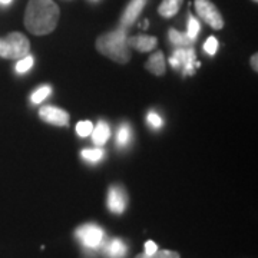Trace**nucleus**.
Here are the masks:
<instances>
[{"label":"nucleus","instance_id":"obj_2","mask_svg":"<svg viewBox=\"0 0 258 258\" xmlns=\"http://www.w3.org/2000/svg\"><path fill=\"white\" fill-rule=\"evenodd\" d=\"M96 49L101 55L109 57L116 63L125 64L131 60V50L126 45L125 29H116L96 39Z\"/></svg>","mask_w":258,"mask_h":258},{"label":"nucleus","instance_id":"obj_1","mask_svg":"<svg viewBox=\"0 0 258 258\" xmlns=\"http://www.w3.org/2000/svg\"><path fill=\"white\" fill-rule=\"evenodd\" d=\"M60 10L53 0H29L25 12V26L32 35L45 36L57 26Z\"/></svg>","mask_w":258,"mask_h":258},{"label":"nucleus","instance_id":"obj_27","mask_svg":"<svg viewBox=\"0 0 258 258\" xmlns=\"http://www.w3.org/2000/svg\"><path fill=\"white\" fill-rule=\"evenodd\" d=\"M10 2H12V0H0V3H2V5H9Z\"/></svg>","mask_w":258,"mask_h":258},{"label":"nucleus","instance_id":"obj_29","mask_svg":"<svg viewBox=\"0 0 258 258\" xmlns=\"http://www.w3.org/2000/svg\"><path fill=\"white\" fill-rule=\"evenodd\" d=\"M252 2H258V0H252Z\"/></svg>","mask_w":258,"mask_h":258},{"label":"nucleus","instance_id":"obj_18","mask_svg":"<svg viewBox=\"0 0 258 258\" xmlns=\"http://www.w3.org/2000/svg\"><path fill=\"white\" fill-rule=\"evenodd\" d=\"M32 66H33V57L30 55L25 56V57L19 59L18 64H16V72L18 74H25V72H28Z\"/></svg>","mask_w":258,"mask_h":258},{"label":"nucleus","instance_id":"obj_12","mask_svg":"<svg viewBox=\"0 0 258 258\" xmlns=\"http://www.w3.org/2000/svg\"><path fill=\"white\" fill-rule=\"evenodd\" d=\"M105 254L109 258H125V255L128 254V247L120 238H113L106 244Z\"/></svg>","mask_w":258,"mask_h":258},{"label":"nucleus","instance_id":"obj_5","mask_svg":"<svg viewBox=\"0 0 258 258\" xmlns=\"http://www.w3.org/2000/svg\"><path fill=\"white\" fill-rule=\"evenodd\" d=\"M197 55L192 47H176L175 53L171 56L169 63L175 69H182L184 75H194V66H200V62H197Z\"/></svg>","mask_w":258,"mask_h":258},{"label":"nucleus","instance_id":"obj_20","mask_svg":"<svg viewBox=\"0 0 258 258\" xmlns=\"http://www.w3.org/2000/svg\"><path fill=\"white\" fill-rule=\"evenodd\" d=\"M92 129L93 125L91 120H82V122H79L78 125H76V132H78V135L79 137H89L91 134H92Z\"/></svg>","mask_w":258,"mask_h":258},{"label":"nucleus","instance_id":"obj_15","mask_svg":"<svg viewBox=\"0 0 258 258\" xmlns=\"http://www.w3.org/2000/svg\"><path fill=\"white\" fill-rule=\"evenodd\" d=\"M168 36H169L171 43L175 47H192L194 42H195L186 33H181V32L175 30V29H169Z\"/></svg>","mask_w":258,"mask_h":258},{"label":"nucleus","instance_id":"obj_11","mask_svg":"<svg viewBox=\"0 0 258 258\" xmlns=\"http://www.w3.org/2000/svg\"><path fill=\"white\" fill-rule=\"evenodd\" d=\"M145 69L149 71L151 74L157 75V76H164L166 71L165 63V56L162 52H155L154 55L148 59V62L145 63Z\"/></svg>","mask_w":258,"mask_h":258},{"label":"nucleus","instance_id":"obj_16","mask_svg":"<svg viewBox=\"0 0 258 258\" xmlns=\"http://www.w3.org/2000/svg\"><path fill=\"white\" fill-rule=\"evenodd\" d=\"M135 258H181V255H179V252L171 251V249H157L154 254L141 252Z\"/></svg>","mask_w":258,"mask_h":258},{"label":"nucleus","instance_id":"obj_25","mask_svg":"<svg viewBox=\"0 0 258 258\" xmlns=\"http://www.w3.org/2000/svg\"><path fill=\"white\" fill-rule=\"evenodd\" d=\"M157 249V244H155L154 241H147V242H145V254H154Z\"/></svg>","mask_w":258,"mask_h":258},{"label":"nucleus","instance_id":"obj_17","mask_svg":"<svg viewBox=\"0 0 258 258\" xmlns=\"http://www.w3.org/2000/svg\"><path fill=\"white\" fill-rule=\"evenodd\" d=\"M129 138H131V129H129L128 125H122L118 131V135H116V142L119 147H125L129 142Z\"/></svg>","mask_w":258,"mask_h":258},{"label":"nucleus","instance_id":"obj_7","mask_svg":"<svg viewBox=\"0 0 258 258\" xmlns=\"http://www.w3.org/2000/svg\"><path fill=\"white\" fill-rule=\"evenodd\" d=\"M39 116L43 122L52 123L56 126H68L69 125V113L57 106L53 105H47V106H42L39 109Z\"/></svg>","mask_w":258,"mask_h":258},{"label":"nucleus","instance_id":"obj_3","mask_svg":"<svg viewBox=\"0 0 258 258\" xmlns=\"http://www.w3.org/2000/svg\"><path fill=\"white\" fill-rule=\"evenodd\" d=\"M30 53V42L23 33L12 32L0 37V57L19 60Z\"/></svg>","mask_w":258,"mask_h":258},{"label":"nucleus","instance_id":"obj_21","mask_svg":"<svg viewBox=\"0 0 258 258\" xmlns=\"http://www.w3.org/2000/svg\"><path fill=\"white\" fill-rule=\"evenodd\" d=\"M82 157L88 161H92V162H98L103 158V151L102 149H83Z\"/></svg>","mask_w":258,"mask_h":258},{"label":"nucleus","instance_id":"obj_23","mask_svg":"<svg viewBox=\"0 0 258 258\" xmlns=\"http://www.w3.org/2000/svg\"><path fill=\"white\" fill-rule=\"evenodd\" d=\"M204 49H205V52H207L208 55H215L217 50H218V40L214 36H210L208 37V40L205 42V45H204Z\"/></svg>","mask_w":258,"mask_h":258},{"label":"nucleus","instance_id":"obj_6","mask_svg":"<svg viewBox=\"0 0 258 258\" xmlns=\"http://www.w3.org/2000/svg\"><path fill=\"white\" fill-rule=\"evenodd\" d=\"M103 230L96 224H85L76 230V237L86 248H98L103 241Z\"/></svg>","mask_w":258,"mask_h":258},{"label":"nucleus","instance_id":"obj_28","mask_svg":"<svg viewBox=\"0 0 258 258\" xmlns=\"http://www.w3.org/2000/svg\"><path fill=\"white\" fill-rule=\"evenodd\" d=\"M92 2H99V0H92Z\"/></svg>","mask_w":258,"mask_h":258},{"label":"nucleus","instance_id":"obj_4","mask_svg":"<svg viewBox=\"0 0 258 258\" xmlns=\"http://www.w3.org/2000/svg\"><path fill=\"white\" fill-rule=\"evenodd\" d=\"M194 5H195V10L198 16L203 19L208 26H211L215 30H221L224 28V19L221 13L215 8V5L211 0H195Z\"/></svg>","mask_w":258,"mask_h":258},{"label":"nucleus","instance_id":"obj_10","mask_svg":"<svg viewBox=\"0 0 258 258\" xmlns=\"http://www.w3.org/2000/svg\"><path fill=\"white\" fill-rule=\"evenodd\" d=\"M126 45L128 47L137 49L138 52H151L152 49H155L158 45V39L155 36H147V35H138V36H132L126 39Z\"/></svg>","mask_w":258,"mask_h":258},{"label":"nucleus","instance_id":"obj_19","mask_svg":"<svg viewBox=\"0 0 258 258\" xmlns=\"http://www.w3.org/2000/svg\"><path fill=\"white\" fill-rule=\"evenodd\" d=\"M52 92V88L50 86H42V88H39L36 92L32 95V102L33 103H40L42 101H45L47 96L50 95Z\"/></svg>","mask_w":258,"mask_h":258},{"label":"nucleus","instance_id":"obj_8","mask_svg":"<svg viewBox=\"0 0 258 258\" xmlns=\"http://www.w3.org/2000/svg\"><path fill=\"white\" fill-rule=\"evenodd\" d=\"M128 205V194L120 185H112L108 191V208L113 214H122Z\"/></svg>","mask_w":258,"mask_h":258},{"label":"nucleus","instance_id":"obj_13","mask_svg":"<svg viewBox=\"0 0 258 258\" xmlns=\"http://www.w3.org/2000/svg\"><path fill=\"white\" fill-rule=\"evenodd\" d=\"M182 3H184V0H162V3L158 8V13L162 18H172V16H175L176 13L179 12Z\"/></svg>","mask_w":258,"mask_h":258},{"label":"nucleus","instance_id":"obj_26","mask_svg":"<svg viewBox=\"0 0 258 258\" xmlns=\"http://www.w3.org/2000/svg\"><path fill=\"white\" fill-rule=\"evenodd\" d=\"M258 55L257 53H254V56H252V57H251V66H252V69H254V71H255V72H257L258 71Z\"/></svg>","mask_w":258,"mask_h":258},{"label":"nucleus","instance_id":"obj_14","mask_svg":"<svg viewBox=\"0 0 258 258\" xmlns=\"http://www.w3.org/2000/svg\"><path fill=\"white\" fill-rule=\"evenodd\" d=\"M111 137V129L106 122H98V125L92 129V139L95 145H105Z\"/></svg>","mask_w":258,"mask_h":258},{"label":"nucleus","instance_id":"obj_22","mask_svg":"<svg viewBox=\"0 0 258 258\" xmlns=\"http://www.w3.org/2000/svg\"><path fill=\"white\" fill-rule=\"evenodd\" d=\"M198 32H200V22L194 18V16H189V22H188V32H186V35L195 40L197 36H198Z\"/></svg>","mask_w":258,"mask_h":258},{"label":"nucleus","instance_id":"obj_9","mask_svg":"<svg viewBox=\"0 0 258 258\" xmlns=\"http://www.w3.org/2000/svg\"><path fill=\"white\" fill-rule=\"evenodd\" d=\"M145 5H147V0H131L125 12H123V15H122V18H120L119 28L125 29V30L131 28L134 25V22L138 19L139 13L142 12Z\"/></svg>","mask_w":258,"mask_h":258},{"label":"nucleus","instance_id":"obj_24","mask_svg":"<svg viewBox=\"0 0 258 258\" xmlns=\"http://www.w3.org/2000/svg\"><path fill=\"white\" fill-rule=\"evenodd\" d=\"M148 123L151 126H154V128H161L162 126V119H161V116L157 115L155 112H149L148 113Z\"/></svg>","mask_w":258,"mask_h":258}]
</instances>
